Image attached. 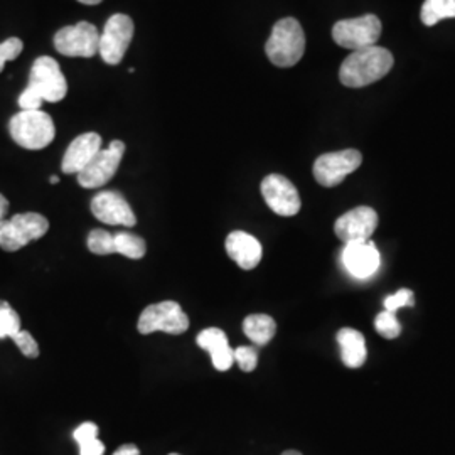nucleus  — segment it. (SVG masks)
<instances>
[{
	"label": "nucleus",
	"mask_w": 455,
	"mask_h": 455,
	"mask_svg": "<svg viewBox=\"0 0 455 455\" xmlns=\"http://www.w3.org/2000/svg\"><path fill=\"white\" fill-rule=\"evenodd\" d=\"M54 48L68 58H93L100 49V33L84 20L66 26L54 36Z\"/></svg>",
	"instance_id": "obj_9"
},
{
	"label": "nucleus",
	"mask_w": 455,
	"mask_h": 455,
	"mask_svg": "<svg viewBox=\"0 0 455 455\" xmlns=\"http://www.w3.org/2000/svg\"><path fill=\"white\" fill-rule=\"evenodd\" d=\"M137 327L140 334H152L163 331L167 334L180 336L189 329V319L178 302L164 300L142 310Z\"/></svg>",
	"instance_id": "obj_6"
},
{
	"label": "nucleus",
	"mask_w": 455,
	"mask_h": 455,
	"mask_svg": "<svg viewBox=\"0 0 455 455\" xmlns=\"http://www.w3.org/2000/svg\"><path fill=\"white\" fill-rule=\"evenodd\" d=\"M260 189L265 203L278 216L291 218L300 212V196L287 178L280 174H270L261 180Z\"/></svg>",
	"instance_id": "obj_12"
},
{
	"label": "nucleus",
	"mask_w": 455,
	"mask_h": 455,
	"mask_svg": "<svg viewBox=\"0 0 455 455\" xmlns=\"http://www.w3.org/2000/svg\"><path fill=\"white\" fill-rule=\"evenodd\" d=\"M73 439L80 445V455H103L105 445L98 440V427L93 422H84L73 432Z\"/></svg>",
	"instance_id": "obj_22"
},
{
	"label": "nucleus",
	"mask_w": 455,
	"mask_h": 455,
	"mask_svg": "<svg viewBox=\"0 0 455 455\" xmlns=\"http://www.w3.org/2000/svg\"><path fill=\"white\" fill-rule=\"evenodd\" d=\"M114 455H140V451L137 449V445L127 443V445H122Z\"/></svg>",
	"instance_id": "obj_31"
},
{
	"label": "nucleus",
	"mask_w": 455,
	"mask_h": 455,
	"mask_svg": "<svg viewBox=\"0 0 455 455\" xmlns=\"http://www.w3.org/2000/svg\"><path fill=\"white\" fill-rule=\"evenodd\" d=\"M78 2H82L84 5H98V4L103 2V0H78Z\"/></svg>",
	"instance_id": "obj_33"
},
{
	"label": "nucleus",
	"mask_w": 455,
	"mask_h": 455,
	"mask_svg": "<svg viewBox=\"0 0 455 455\" xmlns=\"http://www.w3.org/2000/svg\"><path fill=\"white\" fill-rule=\"evenodd\" d=\"M393 68V54L379 46L353 51L341 65L339 80L347 88H363L385 78Z\"/></svg>",
	"instance_id": "obj_1"
},
{
	"label": "nucleus",
	"mask_w": 455,
	"mask_h": 455,
	"mask_svg": "<svg viewBox=\"0 0 455 455\" xmlns=\"http://www.w3.org/2000/svg\"><path fill=\"white\" fill-rule=\"evenodd\" d=\"M342 261L346 268L359 278L373 275L379 267V251L370 242L346 243L342 250Z\"/></svg>",
	"instance_id": "obj_16"
},
{
	"label": "nucleus",
	"mask_w": 455,
	"mask_h": 455,
	"mask_svg": "<svg viewBox=\"0 0 455 455\" xmlns=\"http://www.w3.org/2000/svg\"><path fill=\"white\" fill-rule=\"evenodd\" d=\"M7 212H9V201L5 196L0 195V223L5 220Z\"/></svg>",
	"instance_id": "obj_32"
},
{
	"label": "nucleus",
	"mask_w": 455,
	"mask_h": 455,
	"mask_svg": "<svg viewBox=\"0 0 455 455\" xmlns=\"http://www.w3.org/2000/svg\"><path fill=\"white\" fill-rule=\"evenodd\" d=\"M243 332L257 346H267L275 336L276 323L267 314H251L243 321Z\"/></svg>",
	"instance_id": "obj_20"
},
{
	"label": "nucleus",
	"mask_w": 455,
	"mask_h": 455,
	"mask_svg": "<svg viewBox=\"0 0 455 455\" xmlns=\"http://www.w3.org/2000/svg\"><path fill=\"white\" fill-rule=\"evenodd\" d=\"M338 342L341 346L342 363L347 368H361L366 361V344L364 336L351 327H344L338 332Z\"/></svg>",
	"instance_id": "obj_19"
},
{
	"label": "nucleus",
	"mask_w": 455,
	"mask_h": 455,
	"mask_svg": "<svg viewBox=\"0 0 455 455\" xmlns=\"http://www.w3.org/2000/svg\"><path fill=\"white\" fill-rule=\"evenodd\" d=\"M49 182H51V184H58V182H60V178H58V176H51V178H49Z\"/></svg>",
	"instance_id": "obj_34"
},
{
	"label": "nucleus",
	"mask_w": 455,
	"mask_h": 455,
	"mask_svg": "<svg viewBox=\"0 0 455 455\" xmlns=\"http://www.w3.org/2000/svg\"><path fill=\"white\" fill-rule=\"evenodd\" d=\"M24 44L19 37H9L4 43H0V73L4 71V65L7 61H14L20 56Z\"/></svg>",
	"instance_id": "obj_28"
},
{
	"label": "nucleus",
	"mask_w": 455,
	"mask_h": 455,
	"mask_svg": "<svg viewBox=\"0 0 455 455\" xmlns=\"http://www.w3.org/2000/svg\"><path fill=\"white\" fill-rule=\"evenodd\" d=\"M455 0H425L420 19L423 24L432 28L443 19H454Z\"/></svg>",
	"instance_id": "obj_23"
},
{
	"label": "nucleus",
	"mask_w": 455,
	"mask_h": 455,
	"mask_svg": "<svg viewBox=\"0 0 455 455\" xmlns=\"http://www.w3.org/2000/svg\"><path fill=\"white\" fill-rule=\"evenodd\" d=\"M124 154L125 144L122 140H114L107 148H101L93 161L78 174L80 186L84 189H97L110 182L118 171Z\"/></svg>",
	"instance_id": "obj_11"
},
{
	"label": "nucleus",
	"mask_w": 455,
	"mask_h": 455,
	"mask_svg": "<svg viewBox=\"0 0 455 455\" xmlns=\"http://www.w3.org/2000/svg\"><path fill=\"white\" fill-rule=\"evenodd\" d=\"M306 34L300 22L293 17L278 20L265 44L268 60L278 68L295 66L304 56Z\"/></svg>",
	"instance_id": "obj_2"
},
{
	"label": "nucleus",
	"mask_w": 455,
	"mask_h": 455,
	"mask_svg": "<svg viewBox=\"0 0 455 455\" xmlns=\"http://www.w3.org/2000/svg\"><path fill=\"white\" fill-rule=\"evenodd\" d=\"M196 342L201 349L208 351L212 355V366L218 371H228L233 363H235V356H233V349L228 342V336L225 331L218 329V327H210L204 329L197 334Z\"/></svg>",
	"instance_id": "obj_18"
},
{
	"label": "nucleus",
	"mask_w": 455,
	"mask_h": 455,
	"mask_svg": "<svg viewBox=\"0 0 455 455\" xmlns=\"http://www.w3.org/2000/svg\"><path fill=\"white\" fill-rule=\"evenodd\" d=\"M229 259L243 270H253L261 260V244L255 236L244 231H231L227 238Z\"/></svg>",
	"instance_id": "obj_17"
},
{
	"label": "nucleus",
	"mask_w": 455,
	"mask_h": 455,
	"mask_svg": "<svg viewBox=\"0 0 455 455\" xmlns=\"http://www.w3.org/2000/svg\"><path fill=\"white\" fill-rule=\"evenodd\" d=\"M26 90L41 101H61L68 93V83L58 61L51 56L37 58L31 68L29 84L26 86Z\"/></svg>",
	"instance_id": "obj_5"
},
{
	"label": "nucleus",
	"mask_w": 455,
	"mask_h": 455,
	"mask_svg": "<svg viewBox=\"0 0 455 455\" xmlns=\"http://www.w3.org/2000/svg\"><path fill=\"white\" fill-rule=\"evenodd\" d=\"M9 132L17 146L28 150H41L54 140L56 127L46 112L20 110L11 118Z\"/></svg>",
	"instance_id": "obj_3"
},
{
	"label": "nucleus",
	"mask_w": 455,
	"mask_h": 455,
	"mask_svg": "<svg viewBox=\"0 0 455 455\" xmlns=\"http://www.w3.org/2000/svg\"><path fill=\"white\" fill-rule=\"evenodd\" d=\"M378 227V212L370 206H359L342 214L336 221L334 231L344 243L368 242Z\"/></svg>",
	"instance_id": "obj_14"
},
{
	"label": "nucleus",
	"mask_w": 455,
	"mask_h": 455,
	"mask_svg": "<svg viewBox=\"0 0 455 455\" xmlns=\"http://www.w3.org/2000/svg\"><path fill=\"white\" fill-rule=\"evenodd\" d=\"M12 341L16 342L17 347L20 349V353L26 358L36 359L39 356V346H37V342H36V339L28 331L20 329L16 336L12 338Z\"/></svg>",
	"instance_id": "obj_29"
},
{
	"label": "nucleus",
	"mask_w": 455,
	"mask_h": 455,
	"mask_svg": "<svg viewBox=\"0 0 455 455\" xmlns=\"http://www.w3.org/2000/svg\"><path fill=\"white\" fill-rule=\"evenodd\" d=\"M233 356L235 361L238 363L240 370L244 373H251L257 368L259 363V351L251 346H240L236 349H233Z\"/></svg>",
	"instance_id": "obj_27"
},
{
	"label": "nucleus",
	"mask_w": 455,
	"mask_h": 455,
	"mask_svg": "<svg viewBox=\"0 0 455 455\" xmlns=\"http://www.w3.org/2000/svg\"><path fill=\"white\" fill-rule=\"evenodd\" d=\"M92 212L98 221L112 227L132 228L137 225V216L129 201L118 191H101L92 199Z\"/></svg>",
	"instance_id": "obj_13"
},
{
	"label": "nucleus",
	"mask_w": 455,
	"mask_h": 455,
	"mask_svg": "<svg viewBox=\"0 0 455 455\" xmlns=\"http://www.w3.org/2000/svg\"><path fill=\"white\" fill-rule=\"evenodd\" d=\"M169 455H180V454H169Z\"/></svg>",
	"instance_id": "obj_36"
},
{
	"label": "nucleus",
	"mask_w": 455,
	"mask_h": 455,
	"mask_svg": "<svg viewBox=\"0 0 455 455\" xmlns=\"http://www.w3.org/2000/svg\"><path fill=\"white\" fill-rule=\"evenodd\" d=\"M133 37V20L127 14H114L107 20L103 33L100 34L98 54L107 65L122 63Z\"/></svg>",
	"instance_id": "obj_8"
},
{
	"label": "nucleus",
	"mask_w": 455,
	"mask_h": 455,
	"mask_svg": "<svg viewBox=\"0 0 455 455\" xmlns=\"http://www.w3.org/2000/svg\"><path fill=\"white\" fill-rule=\"evenodd\" d=\"M147 244L144 238L132 235L129 231H120L114 235V253L124 255L131 260H140L146 257Z\"/></svg>",
	"instance_id": "obj_21"
},
{
	"label": "nucleus",
	"mask_w": 455,
	"mask_h": 455,
	"mask_svg": "<svg viewBox=\"0 0 455 455\" xmlns=\"http://www.w3.org/2000/svg\"><path fill=\"white\" fill-rule=\"evenodd\" d=\"M88 250L95 255H112L114 253V235L105 229H93L88 235Z\"/></svg>",
	"instance_id": "obj_25"
},
{
	"label": "nucleus",
	"mask_w": 455,
	"mask_h": 455,
	"mask_svg": "<svg viewBox=\"0 0 455 455\" xmlns=\"http://www.w3.org/2000/svg\"><path fill=\"white\" fill-rule=\"evenodd\" d=\"M374 327H376L378 334L387 338V339H395L402 332V325L398 323L395 312H390V310H385V312L378 314V317L374 321Z\"/></svg>",
	"instance_id": "obj_26"
},
{
	"label": "nucleus",
	"mask_w": 455,
	"mask_h": 455,
	"mask_svg": "<svg viewBox=\"0 0 455 455\" xmlns=\"http://www.w3.org/2000/svg\"><path fill=\"white\" fill-rule=\"evenodd\" d=\"M282 455H302L300 452H297V451H285Z\"/></svg>",
	"instance_id": "obj_35"
},
{
	"label": "nucleus",
	"mask_w": 455,
	"mask_h": 455,
	"mask_svg": "<svg viewBox=\"0 0 455 455\" xmlns=\"http://www.w3.org/2000/svg\"><path fill=\"white\" fill-rule=\"evenodd\" d=\"M49 229V221L39 212H22L0 223V248L17 251L26 244L43 238Z\"/></svg>",
	"instance_id": "obj_4"
},
{
	"label": "nucleus",
	"mask_w": 455,
	"mask_h": 455,
	"mask_svg": "<svg viewBox=\"0 0 455 455\" xmlns=\"http://www.w3.org/2000/svg\"><path fill=\"white\" fill-rule=\"evenodd\" d=\"M379 36L381 20L373 14L356 19H344L336 22L332 28V39L336 41V44L351 51L376 46Z\"/></svg>",
	"instance_id": "obj_7"
},
{
	"label": "nucleus",
	"mask_w": 455,
	"mask_h": 455,
	"mask_svg": "<svg viewBox=\"0 0 455 455\" xmlns=\"http://www.w3.org/2000/svg\"><path fill=\"white\" fill-rule=\"evenodd\" d=\"M413 292L410 289H400L398 292L388 295L385 299V309L396 312L400 307H411L413 306Z\"/></svg>",
	"instance_id": "obj_30"
},
{
	"label": "nucleus",
	"mask_w": 455,
	"mask_h": 455,
	"mask_svg": "<svg viewBox=\"0 0 455 455\" xmlns=\"http://www.w3.org/2000/svg\"><path fill=\"white\" fill-rule=\"evenodd\" d=\"M20 331V317L12 306L5 300H0V339L14 338Z\"/></svg>",
	"instance_id": "obj_24"
},
{
	"label": "nucleus",
	"mask_w": 455,
	"mask_h": 455,
	"mask_svg": "<svg viewBox=\"0 0 455 455\" xmlns=\"http://www.w3.org/2000/svg\"><path fill=\"white\" fill-rule=\"evenodd\" d=\"M361 163L363 156L356 148L323 154L314 163V178L324 188H334L355 172Z\"/></svg>",
	"instance_id": "obj_10"
},
{
	"label": "nucleus",
	"mask_w": 455,
	"mask_h": 455,
	"mask_svg": "<svg viewBox=\"0 0 455 455\" xmlns=\"http://www.w3.org/2000/svg\"><path fill=\"white\" fill-rule=\"evenodd\" d=\"M101 150V137L95 132L78 135L66 148L61 169L65 174H80L93 157Z\"/></svg>",
	"instance_id": "obj_15"
}]
</instances>
